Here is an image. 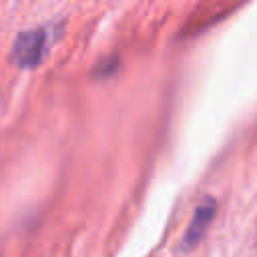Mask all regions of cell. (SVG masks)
Masks as SVG:
<instances>
[{
  "instance_id": "6da1fadb",
  "label": "cell",
  "mask_w": 257,
  "mask_h": 257,
  "mask_svg": "<svg viewBox=\"0 0 257 257\" xmlns=\"http://www.w3.org/2000/svg\"><path fill=\"white\" fill-rule=\"evenodd\" d=\"M54 26H38L20 32L10 50V58L18 68H36L48 54L54 42Z\"/></svg>"
},
{
  "instance_id": "7a4b0ae2",
  "label": "cell",
  "mask_w": 257,
  "mask_h": 257,
  "mask_svg": "<svg viewBox=\"0 0 257 257\" xmlns=\"http://www.w3.org/2000/svg\"><path fill=\"white\" fill-rule=\"evenodd\" d=\"M215 211H217V203L209 197V199H205L197 209H195V213H193V219H191V223H189V227H187V231H185V237H183V249H193L201 239H203V235H205V231L209 229V225H211V221H213V217H215Z\"/></svg>"
},
{
  "instance_id": "3957f363",
  "label": "cell",
  "mask_w": 257,
  "mask_h": 257,
  "mask_svg": "<svg viewBox=\"0 0 257 257\" xmlns=\"http://www.w3.org/2000/svg\"><path fill=\"white\" fill-rule=\"evenodd\" d=\"M118 64H120V60H118V56H108V58H102L96 66H94V76L96 78H106V76H110V74H114L116 72V68H118Z\"/></svg>"
}]
</instances>
